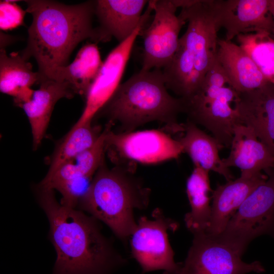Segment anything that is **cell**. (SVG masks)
<instances>
[{
  "label": "cell",
  "instance_id": "2",
  "mask_svg": "<svg viewBox=\"0 0 274 274\" xmlns=\"http://www.w3.org/2000/svg\"><path fill=\"white\" fill-rule=\"evenodd\" d=\"M25 2L32 21L27 45L20 54L27 60L36 59L39 83L53 80L58 70L68 64L70 55L81 42L90 39L96 43L92 25L95 1L72 5L48 0Z\"/></svg>",
  "mask_w": 274,
  "mask_h": 274
},
{
  "label": "cell",
  "instance_id": "19",
  "mask_svg": "<svg viewBox=\"0 0 274 274\" xmlns=\"http://www.w3.org/2000/svg\"><path fill=\"white\" fill-rule=\"evenodd\" d=\"M217 59L238 93L257 89L268 82L250 55L231 41L218 39Z\"/></svg>",
  "mask_w": 274,
  "mask_h": 274
},
{
  "label": "cell",
  "instance_id": "20",
  "mask_svg": "<svg viewBox=\"0 0 274 274\" xmlns=\"http://www.w3.org/2000/svg\"><path fill=\"white\" fill-rule=\"evenodd\" d=\"M107 131L106 126L91 147L47 174L40 189L58 190L72 183L92 180L104 160Z\"/></svg>",
  "mask_w": 274,
  "mask_h": 274
},
{
  "label": "cell",
  "instance_id": "28",
  "mask_svg": "<svg viewBox=\"0 0 274 274\" xmlns=\"http://www.w3.org/2000/svg\"><path fill=\"white\" fill-rule=\"evenodd\" d=\"M269 11L273 19V26L271 36L274 39V0H269Z\"/></svg>",
  "mask_w": 274,
  "mask_h": 274
},
{
  "label": "cell",
  "instance_id": "13",
  "mask_svg": "<svg viewBox=\"0 0 274 274\" xmlns=\"http://www.w3.org/2000/svg\"><path fill=\"white\" fill-rule=\"evenodd\" d=\"M153 11L149 1H95L96 40L107 42L113 38L119 43L127 39L139 27L146 25Z\"/></svg>",
  "mask_w": 274,
  "mask_h": 274
},
{
  "label": "cell",
  "instance_id": "22",
  "mask_svg": "<svg viewBox=\"0 0 274 274\" xmlns=\"http://www.w3.org/2000/svg\"><path fill=\"white\" fill-rule=\"evenodd\" d=\"M40 76L31 64L19 52L7 54L0 50V91L11 96L18 106L30 100L34 90L31 87L38 83Z\"/></svg>",
  "mask_w": 274,
  "mask_h": 274
},
{
  "label": "cell",
  "instance_id": "1",
  "mask_svg": "<svg viewBox=\"0 0 274 274\" xmlns=\"http://www.w3.org/2000/svg\"><path fill=\"white\" fill-rule=\"evenodd\" d=\"M39 201L57 253L53 274H109L125 263L101 233L98 220L62 204L52 190L40 189Z\"/></svg>",
  "mask_w": 274,
  "mask_h": 274
},
{
  "label": "cell",
  "instance_id": "21",
  "mask_svg": "<svg viewBox=\"0 0 274 274\" xmlns=\"http://www.w3.org/2000/svg\"><path fill=\"white\" fill-rule=\"evenodd\" d=\"M183 126L182 136L178 140L183 146L184 153L190 157L194 167L216 172L223 176L227 181L233 180L229 168L225 166L219 156V150L223 147L192 122L187 120Z\"/></svg>",
  "mask_w": 274,
  "mask_h": 274
},
{
  "label": "cell",
  "instance_id": "26",
  "mask_svg": "<svg viewBox=\"0 0 274 274\" xmlns=\"http://www.w3.org/2000/svg\"><path fill=\"white\" fill-rule=\"evenodd\" d=\"M265 79L274 84V39L267 32L242 34L236 37Z\"/></svg>",
  "mask_w": 274,
  "mask_h": 274
},
{
  "label": "cell",
  "instance_id": "3",
  "mask_svg": "<svg viewBox=\"0 0 274 274\" xmlns=\"http://www.w3.org/2000/svg\"><path fill=\"white\" fill-rule=\"evenodd\" d=\"M179 15L187 23L170 63L162 69L165 85L186 99L201 85L217 60L221 28L216 0H187Z\"/></svg>",
  "mask_w": 274,
  "mask_h": 274
},
{
  "label": "cell",
  "instance_id": "25",
  "mask_svg": "<svg viewBox=\"0 0 274 274\" xmlns=\"http://www.w3.org/2000/svg\"><path fill=\"white\" fill-rule=\"evenodd\" d=\"M101 132L100 126H93L92 123L73 126L55 150L47 174L52 173L64 163L91 147Z\"/></svg>",
  "mask_w": 274,
  "mask_h": 274
},
{
  "label": "cell",
  "instance_id": "4",
  "mask_svg": "<svg viewBox=\"0 0 274 274\" xmlns=\"http://www.w3.org/2000/svg\"><path fill=\"white\" fill-rule=\"evenodd\" d=\"M183 111L181 98L168 92L162 70L154 68L141 70L120 83L97 114L107 117L111 124L118 123L121 132L158 121L174 133H183V124L179 123L178 117Z\"/></svg>",
  "mask_w": 274,
  "mask_h": 274
},
{
  "label": "cell",
  "instance_id": "23",
  "mask_svg": "<svg viewBox=\"0 0 274 274\" xmlns=\"http://www.w3.org/2000/svg\"><path fill=\"white\" fill-rule=\"evenodd\" d=\"M209 172L194 167L186 182V193L190 211L184 217L187 228L192 234L206 232L211 217L212 193Z\"/></svg>",
  "mask_w": 274,
  "mask_h": 274
},
{
  "label": "cell",
  "instance_id": "17",
  "mask_svg": "<svg viewBox=\"0 0 274 274\" xmlns=\"http://www.w3.org/2000/svg\"><path fill=\"white\" fill-rule=\"evenodd\" d=\"M222 160L227 168L240 169L242 176H252L274 168L273 154L251 128L243 124L234 127L230 153Z\"/></svg>",
  "mask_w": 274,
  "mask_h": 274
},
{
  "label": "cell",
  "instance_id": "18",
  "mask_svg": "<svg viewBox=\"0 0 274 274\" xmlns=\"http://www.w3.org/2000/svg\"><path fill=\"white\" fill-rule=\"evenodd\" d=\"M39 84L40 87L34 90L31 99L19 106L28 118L34 149L38 148L44 138L57 101L62 98H71L76 94L65 81L47 79Z\"/></svg>",
  "mask_w": 274,
  "mask_h": 274
},
{
  "label": "cell",
  "instance_id": "11",
  "mask_svg": "<svg viewBox=\"0 0 274 274\" xmlns=\"http://www.w3.org/2000/svg\"><path fill=\"white\" fill-rule=\"evenodd\" d=\"M192 245L178 274H246L264 269L258 261L248 263L242 254L206 232L193 233Z\"/></svg>",
  "mask_w": 274,
  "mask_h": 274
},
{
  "label": "cell",
  "instance_id": "14",
  "mask_svg": "<svg viewBox=\"0 0 274 274\" xmlns=\"http://www.w3.org/2000/svg\"><path fill=\"white\" fill-rule=\"evenodd\" d=\"M217 5L225 40L250 33L271 34L273 19L269 0H217Z\"/></svg>",
  "mask_w": 274,
  "mask_h": 274
},
{
  "label": "cell",
  "instance_id": "6",
  "mask_svg": "<svg viewBox=\"0 0 274 274\" xmlns=\"http://www.w3.org/2000/svg\"><path fill=\"white\" fill-rule=\"evenodd\" d=\"M238 95L217 59L196 92L181 98L183 113L188 120L209 130L223 148H229L234 128L239 124L235 107Z\"/></svg>",
  "mask_w": 274,
  "mask_h": 274
},
{
  "label": "cell",
  "instance_id": "7",
  "mask_svg": "<svg viewBox=\"0 0 274 274\" xmlns=\"http://www.w3.org/2000/svg\"><path fill=\"white\" fill-rule=\"evenodd\" d=\"M247 197L231 218L218 239L243 254L255 238L274 236V171Z\"/></svg>",
  "mask_w": 274,
  "mask_h": 274
},
{
  "label": "cell",
  "instance_id": "9",
  "mask_svg": "<svg viewBox=\"0 0 274 274\" xmlns=\"http://www.w3.org/2000/svg\"><path fill=\"white\" fill-rule=\"evenodd\" d=\"M106 151L120 164L124 161L153 164L178 158L184 153L178 140L159 129L114 132L108 123Z\"/></svg>",
  "mask_w": 274,
  "mask_h": 274
},
{
  "label": "cell",
  "instance_id": "12",
  "mask_svg": "<svg viewBox=\"0 0 274 274\" xmlns=\"http://www.w3.org/2000/svg\"><path fill=\"white\" fill-rule=\"evenodd\" d=\"M145 27L141 26L109 53L85 96L83 112L74 126L92 123L93 119L108 102L120 84L134 42Z\"/></svg>",
  "mask_w": 274,
  "mask_h": 274
},
{
  "label": "cell",
  "instance_id": "5",
  "mask_svg": "<svg viewBox=\"0 0 274 274\" xmlns=\"http://www.w3.org/2000/svg\"><path fill=\"white\" fill-rule=\"evenodd\" d=\"M150 195L132 166L118 164L109 168L104 160L78 207L127 242L137 225L134 211L146 209Z\"/></svg>",
  "mask_w": 274,
  "mask_h": 274
},
{
  "label": "cell",
  "instance_id": "27",
  "mask_svg": "<svg viewBox=\"0 0 274 274\" xmlns=\"http://www.w3.org/2000/svg\"><path fill=\"white\" fill-rule=\"evenodd\" d=\"M15 1H1L0 28L2 30H11L23 24L26 10L22 9Z\"/></svg>",
  "mask_w": 274,
  "mask_h": 274
},
{
  "label": "cell",
  "instance_id": "10",
  "mask_svg": "<svg viewBox=\"0 0 274 274\" xmlns=\"http://www.w3.org/2000/svg\"><path fill=\"white\" fill-rule=\"evenodd\" d=\"M154 12L153 20L143 28L142 65L141 70L163 69L172 60L177 50L179 33L186 23L176 15L177 7L173 0L149 1Z\"/></svg>",
  "mask_w": 274,
  "mask_h": 274
},
{
  "label": "cell",
  "instance_id": "24",
  "mask_svg": "<svg viewBox=\"0 0 274 274\" xmlns=\"http://www.w3.org/2000/svg\"><path fill=\"white\" fill-rule=\"evenodd\" d=\"M102 64L97 44L88 43L80 49L72 63L58 70L53 80L67 82L76 94L85 97Z\"/></svg>",
  "mask_w": 274,
  "mask_h": 274
},
{
  "label": "cell",
  "instance_id": "16",
  "mask_svg": "<svg viewBox=\"0 0 274 274\" xmlns=\"http://www.w3.org/2000/svg\"><path fill=\"white\" fill-rule=\"evenodd\" d=\"M267 178V175L261 173L250 177L241 176L218 185L212 193L211 217L206 232L214 237L221 234L247 197Z\"/></svg>",
  "mask_w": 274,
  "mask_h": 274
},
{
  "label": "cell",
  "instance_id": "8",
  "mask_svg": "<svg viewBox=\"0 0 274 274\" xmlns=\"http://www.w3.org/2000/svg\"><path fill=\"white\" fill-rule=\"evenodd\" d=\"M178 227L179 224L159 208L153 210L151 218L142 216L138 220L129 241L132 256L143 273L162 270L163 274H178L181 263L175 261L168 234Z\"/></svg>",
  "mask_w": 274,
  "mask_h": 274
},
{
  "label": "cell",
  "instance_id": "15",
  "mask_svg": "<svg viewBox=\"0 0 274 274\" xmlns=\"http://www.w3.org/2000/svg\"><path fill=\"white\" fill-rule=\"evenodd\" d=\"M235 107L239 124L251 128L274 155V84L238 93Z\"/></svg>",
  "mask_w": 274,
  "mask_h": 274
}]
</instances>
